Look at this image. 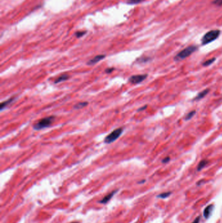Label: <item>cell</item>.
Here are the masks:
<instances>
[{
    "mask_svg": "<svg viewBox=\"0 0 222 223\" xmlns=\"http://www.w3.org/2000/svg\"><path fill=\"white\" fill-rule=\"evenodd\" d=\"M144 1H145V0H128V1L127 3L130 5H136L140 4V3Z\"/></svg>",
    "mask_w": 222,
    "mask_h": 223,
    "instance_id": "16",
    "label": "cell"
},
{
    "mask_svg": "<svg viewBox=\"0 0 222 223\" xmlns=\"http://www.w3.org/2000/svg\"><path fill=\"white\" fill-rule=\"evenodd\" d=\"M145 180H143V181H139V183H144L145 182Z\"/></svg>",
    "mask_w": 222,
    "mask_h": 223,
    "instance_id": "24",
    "label": "cell"
},
{
    "mask_svg": "<svg viewBox=\"0 0 222 223\" xmlns=\"http://www.w3.org/2000/svg\"><path fill=\"white\" fill-rule=\"evenodd\" d=\"M86 33H87L86 31H77V32H76L75 35L78 38H80L81 37H83L84 35H85Z\"/></svg>",
    "mask_w": 222,
    "mask_h": 223,
    "instance_id": "17",
    "label": "cell"
},
{
    "mask_svg": "<svg viewBox=\"0 0 222 223\" xmlns=\"http://www.w3.org/2000/svg\"><path fill=\"white\" fill-rule=\"evenodd\" d=\"M105 57H106V56L103 55V54H102V55H98L97 56H95L94 58L90 59L89 61L87 62V65H94V64H95V63H98V62L101 61V60L103 59L104 58H105Z\"/></svg>",
    "mask_w": 222,
    "mask_h": 223,
    "instance_id": "6",
    "label": "cell"
},
{
    "mask_svg": "<svg viewBox=\"0 0 222 223\" xmlns=\"http://www.w3.org/2000/svg\"><path fill=\"white\" fill-rule=\"evenodd\" d=\"M199 221H200V217L199 216H197L192 223H199Z\"/></svg>",
    "mask_w": 222,
    "mask_h": 223,
    "instance_id": "22",
    "label": "cell"
},
{
    "mask_svg": "<svg viewBox=\"0 0 222 223\" xmlns=\"http://www.w3.org/2000/svg\"><path fill=\"white\" fill-rule=\"evenodd\" d=\"M209 91H210V90L209 89H206V90L202 91L201 92H199V93L197 94V95L195 97V98L193 100L194 101H199L202 99L203 98H204L206 95H207Z\"/></svg>",
    "mask_w": 222,
    "mask_h": 223,
    "instance_id": "8",
    "label": "cell"
},
{
    "mask_svg": "<svg viewBox=\"0 0 222 223\" xmlns=\"http://www.w3.org/2000/svg\"><path fill=\"white\" fill-rule=\"evenodd\" d=\"M87 104V102H80V103H78L76 104H75L74 106V109H81V108H83L84 107L86 106Z\"/></svg>",
    "mask_w": 222,
    "mask_h": 223,
    "instance_id": "13",
    "label": "cell"
},
{
    "mask_svg": "<svg viewBox=\"0 0 222 223\" xmlns=\"http://www.w3.org/2000/svg\"><path fill=\"white\" fill-rule=\"evenodd\" d=\"M114 70H115V69L114 68H107L106 69V73H111L112 72H113Z\"/></svg>",
    "mask_w": 222,
    "mask_h": 223,
    "instance_id": "21",
    "label": "cell"
},
{
    "mask_svg": "<svg viewBox=\"0 0 222 223\" xmlns=\"http://www.w3.org/2000/svg\"><path fill=\"white\" fill-rule=\"evenodd\" d=\"M195 113H196L195 110H192L191 112H190L187 114V115L185 116V120L188 121V120H190V119H192L193 117V116L195 114Z\"/></svg>",
    "mask_w": 222,
    "mask_h": 223,
    "instance_id": "15",
    "label": "cell"
},
{
    "mask_svg": "<svg viewBox=\"0 0 222 223\" xmlns=\"http://www.w3.org/2000/svg\"><path fill=\"white\" fill-rule=\"evenodd\" d=\"M123 132V128H121V127L115 129L106 137V138L104 139V142L106 144H111V143L113 142L122 135Z\"/></svg>",
    "mask_w": 222,
    "mask_h": 223,
    "instance_id": "4",
    "label": "cell"
},
{
    "mask_svg": "<svg viewBox=\"0 0 222 223\" xmlns=\"http://www.w3.org/2000/svg\"><path fill=\"white\" fill-rule=\"evenodd\" d=\"M215 61H216V58L209 59L207 60V61H205V62L203 63L202 65H203V66H204V67L209 66V65H210L211 64H212V63H213Z\"/></svg>",
    "mask_w": 222,
    "mask_h": 223,
    "instance_id": "14",
    "label": "cell"
},
{
    "mask_svg": "<svg viewBox=\"0 0 222 223\" xmlns=\"http://www.w3.org/2000/svg\"><path fill=\"white\" fill-rule=\"evenodd\" d=\"M197 49L198 46L195 45H192L186 47L177 54L176 56L175 57V61H180V60H182L188 58L193 53H194L196 50H197Z\"/></svg>",
    "mask_w": 222,
    "mask_h": 223,
    "instance_id": "2",
    "label": "cell"
},
{
    "mask_svg": "<svg viewBox=\"0 0 222 223\" xmlns=\"http://www.w3.org/2000/svg\"><path fill=\"white\" fill-rule=\"evenodd\" d=\"M213 208H214V205L211 204V205L208 206L207 208L205 209L203 214H204V216L205 219H208L209 216H210L212 210H213Z\"/></svg>",
    "mask_w": 222,
    "mask_h": 223,
    "instance_id": "9",
    "label": "cell"
},
{
    "mask_svg": "<svg viewBox=\"0 0 222 223\" xmlns=\"http://www.w3.org/2000/svg\"><path fill=\"white\" fill-rule=\"evenodd\" d=\"M147 76L148 75L147 74L133 75L129 78V82L132 84H138L142 82L143 81H144L147 78Z\"/></svg>",
    "mask_w": 222,
    "mask_h": 223,
    "instance_id": "5",
    "label": "cell"
},
{
    "mask_svg": "<svg viewBox=\"0 0 222 223\" xmlns=\"http://www.w3.org/2000/svg\"><path fill=\"white\" fill-rule=\"evenodd\" d=\"M55 119V116H53L40 119L33 125V129L35 130H40L46 128V127H48L52 125L53 122H54Z\"/></svg>",
    "mask_w": 222,
    "mask_h": 223,
    "instance_id": "3",
    "label": "cell"
},
{
    "mask_svg": "<svg viewBox=\"0 0 222 223\" xmlns=\"http://www.w3.org/2000/svg\"><path fill=\"white\" fill-rule=\"evenodd\" d=\"M147 108V105H145V106H143V107H141V108H139V109H138V111H142V110H145L146 109V108Z\"/></svg>",
    "mask_w": 222,
    "mask_h": 223,
    "instance_id": "23",
    "label": "cell"
},
{
    "mask_svg": "<svg viewBox=\"0 0 222 223\" xmlns=\"http://www.w3.org/2000/svg\"><path fill=\"white\" fill-rule=\"evenodd\" d=\"M212 4L217 6H221L222 5V0H214L212 1Z\"/></svg>",
    "mask_w": 222,
    "mask_h": 223,
    "instance_id": "19",
    "label": "cell"
},
{
    "mask_svg": "<svg viewBox=\"0 0 222 223\" xmlns=\"http://www.w3.org/2000/svg\"><path fill=\"white\" fill-rule=\"evenodd\" d=\"M69 78H70V76L68 75H63L61 76H60L59 77H58L56 80L55 84H58V83H60L63 81L66 80H68Z\"/></svg>",
    "mask_w": 222,
    "mask_h": 223,
    "instance_id": "11",
    "label": "cell"
},
{
    "mask_svg": "<svg viewBox=\"0 0 222 223\" xmlns=\"http://www.w3.org/2000/svg\"><path fill=\"white\" fill-rule=\"evenodd\" d=\"M14 99H15L14 97H12V98H10L9 99H8L7 101L3 102V103H1V106H0V109H1V110H4V108L5 107H7L9 104H11L12 102H13V101Z\"/></svg>",
    "mask_w": 222,
    "mask_h": 223,
    "instance_id": "10",
    "label": "cell"
},
{
    "mask_svg": "<svg viewBox=\"0 0 222 223\" xmlns=\"http://www.w3.org/2000/svg\"><path fill=\"white\" fill-rule=\"evenodd\" d=\"M221 33L220 30H213L208 31L207 33H206L203 37L201 39V43L203 45H206L212 42H213L214 41L216 40L220 36Z\"/></svg>",
    "mask_w": 222,
    "mask_h": 223,
    "instance_id": "1",
    "label": "cell"
},
{
    "mask_svg": "<svg viewBox=\"0 0 222 223\" xmlns=\"http://www.w3.org/2000/svg\"><path fill=\"white\" fill-rule=\"evenodd\" d=\"M117 191V190H113L112 191V193H109L108 194H107V195L106 196H104L102 200H101L99 202L100 203H106L107 202L110 201V200L112 199V198L113 197V196L116 193V192Z\"/></svg>",
    "mask_w": 222,
    "mask_h": 223,
    "instance_id": "7",
    "label": "cell"
},
{
    "mask_svg": "<svg viewBox=\"0 0 222 223\" xmlns=\"http://www.w3.org/2000/svg\"><path fill=\"white\" fill-rule=\"evenodd\" d=\"M208 161L206 160V159H204V160H202L200 162H199L198 166H197V171H200L203 168H205L207 164H208Z\"/></svg>",
    "mask_w": 222,
    "mask_h": 223,
    "instance_id": "12",
    "label": "cell"
},
{
    "mask_svg": "<svg viewBox=\"0 0 222 223\" xmlns=\"http://www.w3.org/2000/svg\"><path fill=\"white\" fill-rule=\"evenodd\" d=\"M169 161H170V157H167L166 158H164L161 162H162V163L166 164V163H167V162H169Z\"/></svg>",
    "mask_w": 222,
    "mask_h": 223,
    "instance_id": "20",
    "label": "cell"
},
{
    "mask_svg": "<svg viewBox=\"0 0 222 223\" xmlns=\"http://www.w3.org/2000/svg\"><path fill=\"white\" fill-rule=\"evenodd\" d=\"M171 194V192L164 193H161V194H159V195L158 196V197H159V198H167V197L169 196Z\"/></svg>",
    "mask_w": 222,
    "mask_h": 223,
    "instance_id": "18",
    "label": "cell"
},
{
    "mask_svg": "<svg viewBox=\"0 0 222 223\" xmlns=\"http://www.w3.org/2000/svg\"><path fill=\"white\" fill-rule=\"evenodd\" d=\"M72 223H78V222H72Z\"/></svg>",
    "mask_w": 222,
    "mask_h": 223,
    "instance_id": "25",
    "label": "cell"
}]
</instances>
